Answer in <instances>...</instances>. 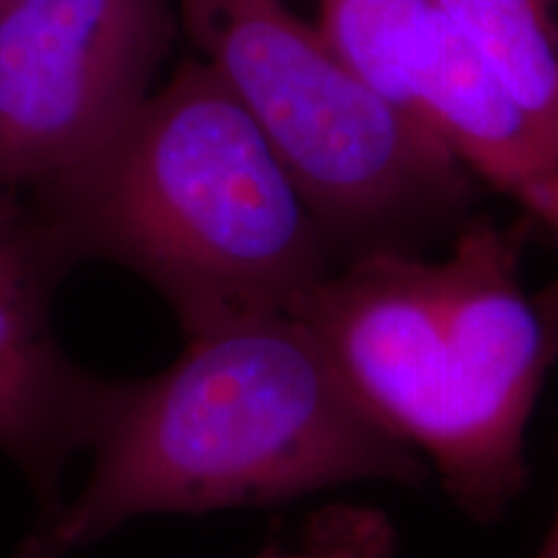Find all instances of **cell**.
I'll list each match as a JSON object with an SVG mask.
<instances>
[{
  "instance_id": "cell-1",
  "label": "cell",
  "mask_w": 558,
  "mask_h": 558,
  "mask_svg": "<svg viewBox=\"0 0 558 558\" xmlns=\"http://www.w3.org/2000/svg\"><path fill=\"white\" fill-rule=\"evenodd\" d=\"M90 452L86 486L34 522L11 558H70L148 514L432 478L422 452L360 399L295 313L194 333L163 373L124 380Z\"/></svg>"
},
{
  "instance_id": "cell-2",
  "label": "cell",
  "mask_w": 558,
  "mask_h": 558,
  "mask_svg": "<svg viewBox=\"0 0 558 558\" xmlns=\"http://www.w3.org/2000/svg\"><path fill=\"white\" fill-rule=\"evenodd\" d=\"M26 194L70 267L130 269L186 339L298 313L337 269L267 135L202 58L181 62L94 156Z\"/></svg>"
},
{
  "instance_id": "cell-3",
  "label": "cell",
  "mask_w": 558,
  "mask_h": 558,
  "mask_svg": "<svg viewBox=\"0 0 558 558\" xmlns=\"http://www.w3.org/2000/svg\"><path fill=\"white\" fill-rule=\"evenodd\" d=\"M522 248L520 226L473 215L442 259L344 264L295 313L481 525L525 492L527 424L558 367V279L530 292Z\"/></svg>"
},
{
  "instance_id": "cell-4",
  "label": "cell",
  "mask_w": 558,
  "mask_h": 558,
  "mask_svg": "<svg viewBox=\"0 0 558 558\" xmlns=\"http://www.w3.org/2000/svg\"><path fill=\"white\" fill-rule=\"evenodd\" d=\"M177 13L295 181L333 267L422 256L473 218L476 173L354 75L292 0H177Z\"/></svg>"
},
{
  "instance_id": "cell-5",
  "label": "cell",
  "mask_w": 558,
  "mask_h": 558,
  "mask_svg": "<svg viewBox=\"0 0 558 558\" xmlns=\"http://www.w3.org/2000/svg\"><path fill=\"white\" fill-rule=\"evenodd\" d=\"M177 0H13L0 9V184L29 192L94 156L153 94Z\"/></svg>"
},
{
  "instance_id": "cell-6",
  "label": "cell",
  "mask_w": 558,
  "mask_h": 558,
  "mask_svg": "<svg viewBox=\"0 0 558 558\" xmlns=\"http://www.w3.org/2000/svg\"><path fill=\"white\" fill-rule=\"evenodd\" d=\"M316 24L375 94L522 207L558 173L546 140L437 0H316Z\"/></svg>"
},
{
  "instance_id": "cell-7",
  "label": "cell",
  "mask_w": 558,
  "mask_h": 558,
  "mask_svg": "<svg viewBox=\"0 0 558 558\" xmlns=\"http://www.w3.org/2000/svg\"><path fill=\"white\" fill-rule=\"evenodd\" d=\"M73 267L29 194L0 184V452L39 507L62 505V476L94 448L124 380L81 367L54 331V295Z\"/></svg>"
},
{
  "instance_id": "cell-8",
  "label": "cell",
  "mask_w": 558,
  "mask_h": 558,
  "mask_svg": "<svg viewBox=\"0 0 558 558\" xmlns=\"http://www.w3.org/2000/svg\"><path fill=\"white\" fill-rule=\"evenodd\" d=\"M558 160V0H437Z\"/></svg>"
},
{
  "instance_id": "cell-9",
  "label": "cell",
  "mask_w": 558,
  "mask_h": 558,
  "mask_svg": "<svg viewBox=\"0 0 558 558\" xmlns=\"http://www.w3.org/2000/svg\"><path fill=\"white\" fill-rule=\"evenodd\" d=\"M399 533L386 512L362 505L316 509L292 541L269 543L256 558H396Z\"/></svg>"
},
{
  "instance_id": "cell-10",
  "label": "cell",
  "mask_w": 558,
  "mask_h": 558,
  "mask_svg": "<svg viewBox=\"0 0 558 558\" xmlns=\"http://www.w3.org/2000/svg\"><path fill=\"white\" fill-rule=\"evenodd\" d=\"M538 558H558V505H556V514H554V525H550L546 543H543Z\"/></svg>"
},
{
  "instance_id": "cell-11",
  "label": "cell",
  "mask_w": 558,
  "mask_h": 558,
  "mask_svg": "<svg viewBox=\"0 0 558 558\" xmlns=\"http://www.w3.org/2000/svg\"><path fill=\"white\" fill-rule=\"evenodd\" d=\"M9 3H13V0H0V9H3V5H9Z\"/></svg>"
}]
</instances>
